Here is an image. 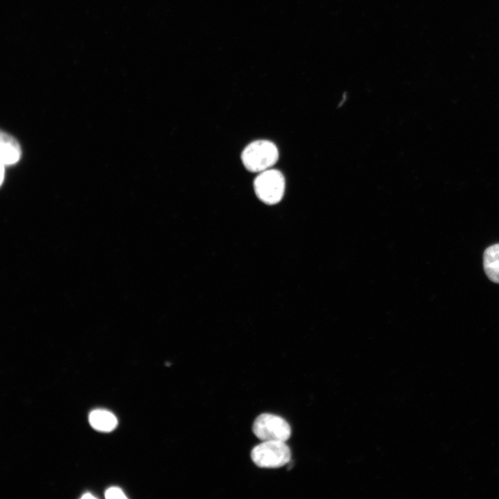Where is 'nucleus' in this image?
Instances as JSON below:
<instances>
[{"label": "nucleus", "instance_id": "1", "mask_svg": "<svg viewBox=\"0 0 499 499\" xmlns=\"http://www.w3.org/2000/svg\"><path fill=\"white\" fill-rule=\"evenodd\" d=\"M278 159L277 147L268 140L254 141L248 144L241 153L244 166L252 173H261L270 169Z\"/></svg>", "mask_w": 499, "mask_h": 499}, {"label": "nucleus", "instance_id": "2", "mask_svg": "<svg viewBox=\"0 0 499 499\" xmlns=\"http://www.w3.org/2000/svg\"><path fill=\"white\" fill-rule=\"evenodd\" d=\"M251 458L258 467L276 469L290 461L291 452L285 441H264L253 448Z\"/></svg>", "mask_w": 499, "mask_h": 499}, {"label": "nucleus", "instance_id": "3", "mask_svg": "<svg viewBox=\"0 0 499 499\" xmlns=\"http://www.w3.org/2000/svg\"><path fill=\"white\" fill-rule=\"evenodd\" d=\"M285 186L283 175L276 169L270 168L259 173L254 181V191L258 198L270 205L281 200Z\"/></svg>", "mask_w": 499, "mask_h": 499}, {"label": "nucleus", "instance_id": "4", "mask_svg": "<svg viewBox=\"0 0 499 499\" xmlns=\"http://www.w3.org/2000/svg\"><path fill=\"white\" fill-rule=\"evenodd\" d=\"M252 431L262 441H286L291 435L290 426L283 418L269 413L261 414L256 418Z\"/></svg>", "mask_w": 499, "mask_h": 499}, {"label": "nucleus", "instance_id": "5", "mask_svg": "<svg viewBox=\"0 0 499 499\" xmlns=\"http://www.w3.org/2000/svg\"><path fill=\"white\" fill-rule=\"evenodd\" d=\"M21 155L18 141L9 134L1 132V162L3 165L17 163Z\"/></svg>", "mask_w": 499, "mask_h": 499}, {"label": "nucleus", "instance_id": "6", "mask_svg": "<svg viewBox=\"0 0 499 499\" xmlns=\"http://www.w3.org/2000/svg\"><path fill=\"white\" fill-rule=\"evenodd\" d=\"M483 265L488 278L499 283V243L487 247L483 255Z\"/></svg>", "mask_w": 499, "mask_h": 499}, {"label": "nucleus", "instance_id": "7", "mask_svg": "<svg viewBox=\"0 0 499 499\" xmlns=\"http://www.w3.org/2000/svg\"><path fill=\"white\" fill-rule=\"evenodd\" d=\"M90 425L94 429L103 432L113 430L117 426V419L110 412L105 410H94L89 416Z\"/></svg>", "mask_w": 499, "mask_h": 499}, {"label": "nucleus", "instance_id": "8", "mask_svg": "<svg viewBox=\"0 0 499 499\" xmlns=\"http://www.w3.org/2000/svg\"><path fill=\"white\" fill-rule=\"evenodd\" d=\"M105 497L107 499L127 498L123 491L120 488L116 487H112L107 489L105 492Z\"/></svg>", "mask_w": 499, "mask_h": 499}, {"label": "nucleus", "instance_id": "9", "mask_svg": "<svg viewBox=\"0 0 499 499\" xmlns=\"http://www.w3.org/2000/svg\"><path fill=\"white\" fill-rule=\"evenodd\" d=\"M96 497L92 496L89 493H86L84 495L82 496L81 498H95Z\"/></svg>", "mask_w": 499, "mask_h": 499}]
</instances>
